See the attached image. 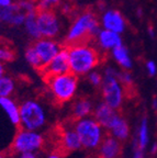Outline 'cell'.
<instances>
[{
    "mask_svg": "<svg viewBox=\"0 0 157 158\" xmlns=\"http://www.w3.org/2000/svg\"><path fill=\"white\" fill-rule=\"evenodd\" d=\"M69 2H76V1H79V0H67Z\"/></svg>",
    "mask_w": 157,
    "mask_h": 158,
    "instance_id": "40",
    "label": "cell"
},
{
    "mask_svg": "<svg viewBox=\"0 0 157 158\" xmlns=\"http://www.w3.org/2000/svg\"><path fill=\"white\" fill-rule=\"evenodd\" d=\"M37 7L34 0H22L13 2L7 7H0V22L20 27L24 24L29 13L36 12Z\"/></svg>",
    "mask_w": 157,
    "mask_h": 158,
    "instance_id": "8",
    "label": "cell"
},
{
    "mask_svg": "<svg viewBox=\"0 0 157 158\" xmlns=\"http://www.w3.org/2000/svg\"><path fill=\"white\" fill-rule=\"evenodd\" d=\"M111 55L114 58L117 63L122 67L125 70L132 68V59H131L130 55H129V51L125 46L122 44L117 46L116 48H113L111 51Z\"/></svg>",
    "mask_w": 157,
    "mask_h": 158,
    "instance_id": "20",
    "label": "cell"
},
{
    "mask_svg": "<svg viewBox=\"0 0 157 158\" xmlns=\"http://www.w3.org/2000/svg\"><path fill=\"white\" fill-rule=\"evenodd\" d=\"M43 79L55 103H68L76 97L78 91L79 77L73 73L69 72L66 74L46 77Z\"/></svg>",
    "mask_w": 157,
    "mask_h": 158,
    "instance_id": "4",
    "label": "cell"
},
{
    "mask_svg": "<svg viewBox=\"0 0 157 158\" xmlns=\"http://www.w3.org/2000/svg\"><path fill=\"white\" fill-rule=\"evenodd\" d=\"M36 21L41 37L56 39L61 33L62 23L54 9H37Z\"/></svg>",
    "mask_w": 157,
    "mask_h": 158,
    "instance_id": "9",
    "label": "cell"
},
{
    "mask_svg": "<svg viewBox=\"0 0 157 158\" xmlns=\"http://www.w3.org/2000/svg\"><path fill=\"white\" fill-rule=\"evenodd\" d=\"M146 69H147V73L151 75V76H154V75H156L157 67H156V64H155L153 60H148V62L146 63Z\"/></svg>",
    "mask_w": 157,
    "mask_h": 158,
    "instance_id": "30",
    "label": "cell"
},
{
    "mask_svg": "<svg viewBox=\"0 0 157 158\" xmlns=\"http://www.w3.org/2000/svg\"><path fill=\"white\" fill-rule=\"evenodd\" d=\"M47 124V113L41 102L28 99L20 104V127L41 131Z\"/></svg>",
    "mask_w": 157,
    "mask_h": 158,
    "instance_id": "5",
    "label": "cell"
},
{
    "mask_svg": "<svg viewBox=\"0 0 157 158\" xmlns=\"http://www.w3.org/2000/svg\"><path fill=\"white\" fill-rule=\"evenodd\" d=\"M15 58V51L7 41L0 40V62L9 63Z\"/></svg>",
    "mask_w": 157,
    "mask_h": 158,
    "instance_id": "24",
    "label": "cell"
},
{
    "mask_svg": "<svg viewBox=\"0 0 157 158\" xmlns=\"http://www.w3.org/2000/svg\"><path fill=\"white\" fill-rule=\"evenodd\" d=\"M95 40H96L98 46L102 51H112L113 48H116L117 46L122 44V39L120 36V33L103 29V27L100 29Z\"/></svg>",
    "mask_w": 157,
    "mask_h": 158,
    "instance_id": "15",
    "label": "cell"
},
{
    "mask_svg": "<svg viewBox=\"0 0 157 158\" xmlns=\"http://www.w3.org/2000/svg\"><path fill=\"white\" fill-rule=\"evenodd\" d=\"M93 106L92 101L86 97H80L77 98L70 108V114L73 120H78V118H87V116L92 115L93 113Z\"/></svg>",
    "mask_w": 157,
    "mask_h": 158,
    "instance_id": "17",
    "label": "cell"
},
{
    "mask_svg": "<svg viewBox=\"0 0 157 158\" xmlns=\"http://www.w3.org/2000/svg\"><path fill=\"white\" fill-rule=\"evenodd\" d=\"M107 131L109 132L111 136L118 138L121 142L128 139L130 136V126H129L128 122L125 121V118H122L120 114H118L114 118V120L110 124Z\"/></svg>",
    "mask_w": 157,
    "mask_h": 158,
    "instance_id": "19",
    "label": "cell"
},
{
    "mask_svg": "<svg viewBox=\"0 0 157 158\" xmlns=\"http://www.w3.org/2000/svg\"><path fill=\"white\" fill-rule=\"evenodd\" d=\"M0 108L13 125H20V104H18L11 97L0 98Z\"/></svg>",
    "mask_w": 157,
    "mask_h": 158,
    "instance_id": "18",
    "label": "cell"
},
{
    "mask_svg": "<svg viewBox=\"0 0 157 158\" xmlns=\"http://www.w3.org/2000/svg\"><path fill=\"white\" fill-rule=\"evenodd\" d=\"M119 72L111 66L106 67L103 72V80L101 84V97L102 101L106 102L113 109H120L124 99L123 85L118 79Z\"/></svg>",
    "mask_w": 157,
    "mask_h": 158,
    "instance_id": "7",
    "label": "cell"
},
{
    "mask_svg": "<svg viewBox=\"0 0 157 158\" xmlns=\"http://www.w3.org/2000/svg\"><path fill=\"white\" fill-rule=\"evenodd\" d=\"M87 79H88V82L92 87H100L102 84L103 80V75H101L99 72H97L96 69L90 72L87 75Z\"/></svg>",
    "mask_w": 157,
    "mask_h": 158,
    "instance_id": "27",
    "label": "cell"
},
{
    "mask_svg": "<svg viewBox=\"0 0 157 158\" xmlns=\"http://www.w3.org/2000/svg\"><path fill=\"white\" fill-rule=\"evenodd\" d=\"M6 75V67H5V63L0 62V78Z\"/></svg>",
    "mask_w": 157,
    "mask_h": 158,
    "instance_id": "33",
    "label": "cell"
},
{
    "mask_svg": "<svg viewBox=\"0 0 157 158\" xmlns=\"http://www.w3.org/2000/svg\"><path fill=\"white\" fill-rule=\"evenodd\" d=\"M57 149L64 155L77 153L83 149L80 139L73 125V122L67 125L61 126L58 133V141H57Z\"/></svg>",
    "mask_w": 157,
    "mask_h": 158,
    "instance_id": "10",
    "label": "cell"
},
{
    "mask_svg": "<svg viewBox=\"0 0 157 158\" xmlns=\"http://www.w3.org/2000/svg\"><path fill=\"white\" fill-rule=\"evenodd\" d=\"M116 109H113L112 106H110L109 104H107L106 102L101 101L100 103H98L95 109H93L92 116L96 118L97 121L106 128V131L109 128L110 124L112 123V121L114 120L117 115H118Z\"/></svg>",
    "mask_w": 157,
    "mask_h": 158,
    "instance_id": "16",
    "label": "cell"
},
{
    "mask_svg": "<svg viewBox=\"0 0 157 158\" xmlns=\"http://www.w3.org/2000/svg\"><path fill=\"white\" fill-rule=\"evenodd\" d=\"M153 108L157 109V99H154V100H153Z\"/></svg>",
    "mask_w": 157,
    "mask_h": 158,
    "instance_id": "36",
    "label": "cell"
},
{
    "mask_svg": "<svg viewBox=\"0 0 157 158\" xmlns=\"http://www.w3.org/2000/svg\"><path fill=\"white\" fill-rule=\"evenodd\" d=\"M148 32H150V35L151 36H154V32H153V30H152V27H150V29H148Z\"/></svg>",
    "mask_w": 157,
    "mask_h": 158,
    "instance_id": "37",
    "label": "cell"
},
{
    "mask_svg": "<svg viewBox=\"0 0 157 158\" xmlns=\"http://www.w3.org/2000/svg\"><path fill=\"white\" fill-rule=\"evenodd\" d=\"M10 158H40L36 153H23V154H11Z\"/></svg>",
    "mask_w": 157,
    "mask_h": 158,
    "instance_id": "29",
    "label": "cell"
},
{
    "mask_svg": "<svg viewBox=\"0 0 157 158\" xmlns=\"http://www.w3.org/2000/svg\"><path fill=\"white\" fill-rule=\"evenodd\" d=\"M156 152H157V144L155 143V144H153L152 148H151V153H152V154H155Z\"/></svg>",
    "mask_w": 157,
    "mask_h": 158,
    "instance_id": "34",
    "label": "cell"
},
{
    "mask_svg": "<svg viewBox=\"0 0 157 158\" xmlns=\"http://www.w3.org/2000/svg\"><path fill=\"white\" fill-rule=\"evenodd\" d=\"M0 158H10V153H2V152H0Z\"/></svg>",
    "mask_w": 157,
    "mask_h": 158,
    "instance_id": "35",
    "label": "cell"
},
{
    "mask_svg": "<svg viewBox=\"0 0 157 158\" xmlns=\"http://www.w3.org/2000/svg\"><path fill=\"white\" fill-rule=\"evenodd\" d=\"M66 47L68 51L70 73L77 77L87 76L102 62L100 52L90 43L73 44Z\"/></svg>",
    "mask_w": 157,
    "mask_h": 158,
    "instance_id": "2",
    "label": "cell"
},
{
    "mask_svg": "<svg viewBox=\"0 0 157 158\" xmlns=\"http://www.w3.org/2000/svg\"><path fill=\"white\" fill-rule=\"evenodd\" d=\"M148 141H150V135H148V123L146 118H142L140 123V126L138 128V135H136V141H135L134 146L141 148L144 151L145 147L147 146Z\"/></svg>",
    "mask_w": 157,
    "mask_h": 158,
    "instance_id": "21",
    "label": "cell"
},
{
    "mask_svg": "<svg viewBox=\"0 0 157 158\" xmlns=\"http://www.w3.org/2000/svg\"><path fill=\"white\" fill-rule=\"evenodd\" d=\"M69 72H70V66H69L68 51H67V47L64 45L61 51L57 53L56 56L52 58L51 62L47 63L39 73H41L43 78H46V77L66 74Z\"/></svg>",
    "mask_w": 157,
    "mask_h": 158,
    "instance_id": "11",
    "label": "cell"
},
{
    "mask_svg": "<svg viewBox=\"0 0 157 158\" xmlns=\"http://www.w3.org/2000/svg\"><path fill=\"white\" fill-rule=\"evenodd\" d=\"M122 154V144L118 138L110 134L106 135L96 151L97 158H120Z\"/></svg>",
    "mask_w": 157,
    "mask_h": 158,
    "instance_id": "13",
    "label": "cell"
},
{
    "mask_svg": "<svg viewBox=\"0 0 157 158\" xmlns=\"http://www.w3.org/2000/svg\"><path fill=\"white\" fill-rule=\"evenodd\" d=\"M24 56H25V59H27V62L29 63L33 68L36 69L37 72H40V70L43 68L41 59H40L39 55H37L36 51H35V48L33 47L32 44L27 47V49H25V52H24Z\"/></svg>",
    "mask_w": 157,
    "mask_h": 158,
    "instance_id": "25",
    "label": "cell"
},
{
    "mask_svg": "<svg viewBox=\"0 0 157 158\" xmlns=\"http://www.w3.org/2000/svg\"><path fill=\"white\" fill-rule=\"evenodd\" d=\"M100 31V21L96 12L86 9L74 15L64 39V45L90 43Z\"/></svg>",
    "mask_w": 157,
    "mask_h": 158,
    "instance_id": "1",
    "label": "cell"
},
{
    "mask_svg": "<svg viewBox=\"0 0 157 158\" xmlns=\"http://www.w3.org/2000/svg\"><path fill=\"white\" fill-rule=\"evenodd\" d=\"M15 2V0H0V7H7Z\"/></svg>",
    "mask_w": 157,
    "mask_h": 158,
    "instance_id": "32",
    "label": "cell"
},
{
    "mask_svg": "<svg viewBox=\"0 0 157 158\" xmlns=\"http://www.w3.org/2000/svg\"><path fill=\"white\" fill-rule=\"evenodd\" d=\"M138 15H142V10L141 9L138 10Z\"/></svg>",
    "mask_w": 157,
    "mask_h": 158,
    "instance_id": "39",
    "label": "cell"
},
{
    "mask_svg": "<svg viewBox=\"0 0 157 158\" xmlns=\"http://www.w3.org/2000/svg\"><path fill=\"white\" fill-rule=\"evenodd\" d=\"M75 158H93L91 156H80V157H75Z\"/></svg>",
    "mask_w": 157,
    "mask_h": 158,
    "instance_id": "38",
    "label": "cell"
},
{
    "mask_svg": "<svg viewBox=\"0 0 157 158\" xmlns=\"http://www.w3.org/2000/svg\"><path fill=\"white\" fill-rule=\"evenodd\" d=\"M46 136L40 131H31L20 127L10 146L11 154L36 153L40 154L46 146Z\"/></svg>",
    "mask_w": 157,
    "mask_h": 158,
    "instance_id": "6",
    "label": "cell"
},
{
    "mask_svg": "<svg viewBox=\"0 0 157 158\" xmlns=\"http://www.w3.org/2000/svg\"><path fill=\"white\" fill-rule=\"evenodd\" d=\"M32 45L36 51L40 59H41L43 67L47 63L51 62L52 58H54L57 55V53L62 49V47L64 46V44L62 45L55 39H49V37H40L37 40H34Z\"/></svg>",
    "mask_w": 157,
    "mask_h": 158,
    "instance_id": "12",
    "label": "cell"
},
{
    "mask_svg": "<svg viewBox=\"0 0 157 158\" xmlns=\"http://www.w3.org/2000/svg\"><path fill=\"white\" fill-rule=\"evenodd\" d=\"M118 79L121 81V84L124 85V86H130L133 81L132 76H131V74L128 72H119Z\"/></svg>",
    "mask_w": 157,
    "mask_h": 158,
    "instance_id": "28",
    "label": "cell"
},
{
    "mask_svg": "<svg viewBox=\"0 0 157 158\" xmlns=\"http://www.w3.org/2000/svg\"><path fill=\"white\" fill-rule=\"evenodd\" d=\"M23 27H24L25 31H27V33L29 34V36H31L33 40H37L41 37L39 25H37V21H36V12L29 13V15H27Z\"/></svg>",
    "mask_w": 157,
    "mask_h": 158,
    "instance_id": "22",
    "label": "cell"
},
{
    "mask_svg": "<svg viewBox=\"0 0 157 158\" xmlns=\"http://www.w3.org/2000/svg\"><path fill=\"white\" fill-rule=\"evenodd\" d=\"M64 154L62 153V152H59L58 149L57 151H52L49 152V153H47L46 155L44 156V158H65Z\"/></svg>",
    "mask_w": 157,
    "mask_h": 158,
    "instance_id": "31",
    "label": "cell"
},
{
    "mask_svg": "<svg viewBox=\"0 0 157 158\" xmlns=\"http://www.w3.org/2000/svg\"><path fill=\"white\" fill-rule=\"evenodd\" d=\"M37 9H55L61 6L62 0H34Z\"/></svg>",
    "mask_w": 157,
    "mask_h": 158,
    "instance_id": "26",
    "label": "cell"
},
{
    "mask_svg": "<svg viewBox=\"0 0 157 158\" xmlns=\"http://www.w3.org/2000/svg\"><path fill=\"white\" fill-rule=\"evenodd\" d=\"M15 90V80L9 75H3L0 78V98L11 97Z\"/></svg>",
    "mask_w": 157,
    "mask_h": 158,
    "instance_id": "23",
    "label": "cell"
},
{
    "mask_svg": "<svg viewBox=\"0 0 157 158\" xmlns=\"http://www.w3.org/2000/svg\"><path fill=\"white\" fill-rule=\"evenodd\" d=\"M100 24L103 29L122 33L125 30V20L118 10H107L100 18Z\"/></svg>",
    "mask_w": 157,
    "mask_h": 158,
    "instance_id": "14",
    "label": "cell"
},
{
    "mask_svg": "<svg viewBox=\"0 0 157 158\" xmlns=\"http://www.w3.org/2000/svg\"><path fill=\"white\" fill-rule=\"evenodd\" d=\"M73 125L80 139L81 148L88 153H96L99 145L106 137V128L92 115L73 120Z\"/></svg>",
    "mask_w": 157,
    "mask_h": 158,
    "instance_id": "3",
    "label": "cell"
}]
</instances>
